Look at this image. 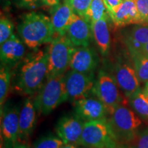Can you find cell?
Masks as SVG:
<instances>
[{
  "label": "cell",
  "instance_id": "12",
  "mask_svg": "<svg viewBox=\"0 0 148 148\" xmlns=\"http://www.w3.org/2000/svg\"><path fill=\"white\" fill-rule=\"evenodd\" d=\"M73 104L74 114L84 122L104 119L109 116L106 106L95 95L79 99Z\"/></svg>",
  "mask_w": 148,
  "mask_h": 148
},
{
  "label": "cell",
  "instance_id": "32",
  "mask_svg": "<svg viewBox=\"0 0 148 148\" xmlns=\"http://www.w3.org/2000/svg\"><path fill=\"white\" fill-rule=\"evenodd\" d=\"M41 1L44 5L50 7V8L60 3V0H41Z\"/></svg>",
  "mask_w": 148,
  "mask_h": 148
},
{
  "label": "cell",
  "instance_id": "23",
  "mask_svg": "<svg viewBox=\"0 0 148 148\" xmlns=\"http://www.w3.org/2000/svg\"><path fill=\"white\" fill-rule=\"evenodd\" d=\"M12 68L10 66L1 65V71H0V105L1 110L3 108V105L5 104L7 96L10 85L12 84Z\"/></svg>",
  "mask_w": 148,
  "mask_h": 148
},
{
  "label": "cell",
  "instance_id": "29",
  "mask_svg": "<svg viewBox=\"0 0 148 148\" xmlns=\"http://www.w3.org/2000/svg\"><path fill=\"white\" fill-rule=\"evenodd\" d=\"M136 3L143 24L148 25V0H136Z\"/></svg>",
  "mask_w": 148,
  "mask_h": 148
},
{
  "label": "cell",
  "instance_id": "35",
  "mask_svg": "<svg viewBox=\"0 0 148 148\" xmlns=\"http://www.w3.org/2000/svg\"><path fill=\"white\" fill-rule=\"evenodd\" d=\"M110 148H130L127 145H121V144H117V145L114 146V147Z\"/></svg>",
  "mask_w": 148,
  "mask_h": 148
},
{
  "label": "cell",
  "instance_id": "24",
  "mask_svg": "<svg viewBox=\"0 0 148 148\" xmlns=\"http://www.w3.org/2000/svg\"><path fill=\"white\" fill-rule=\"evenodd\" d=\"M108 14V9L104 0H92L84 17L92 23Z\"/></svg>",
  "mask_w": 148,
  "mask_h": 148
},
{
  "label": "cell",
  "instance_id": "6",
  "mask_svg": "<svg viewBox=\"0 0 148 148\" xmlns=\"http://www.w3.org/2000/svg\"><path fill=\"white\" fill-rule=\"evenodd\" d=\"M75 46L66 35L53 37L49 45L47 76L64 75L69 68Z\"/></svg>",
  "mask_w": 148,
  "mask_h": 148
},
{
  "label": "cell",
  "instance_id": "21",
  "mask_svg": "<svg viewBox=\"0 0 148 148\" xmlns=\"http://www.w3.org/2000/svg\"><path fill=\"white\" fill-rule=\"evenodd\" d=\"M127 99L131 108L140 119L148 122V96L143 90H139Z\"/></svg>",
  "mask_w": 148,
  "mask_h": 148
},
{
  "label": "cell",
  "instance_id": "15",
  "mask_svg": "<svg viewBox=\"0 0 148 148\" xmlns=\"http://www.w3.org/2000/svg\"><path fill=\"white\" fill-rule=\"evenodd\" d=\"M108 12L113 23L117 27L143 24L138 12L136 0H123L119 5Z\"/></svg>",
  "mask_w": 148,
  "mask_h": 148
},
{
  "label": "cell",
  "instance_id": "33",
  "mask_svg": "<svg viewBox=\"0 0 148 148\" xmlns=\"http://www.w3.org/2000/svg\"><path fill=\"white\" fill-rule=\"evenodd\" d=\"M13 148H32L30 147L28 145L25 144V143H21V142H16L14 144Z\"/></svg>",
  "mask_w": 148,
  "mask_h": 148
},
{
  "label": "cell",
  "instance_id": "13",
  "mask_svg": "<svg viewBox=\"0 0 148 148\" xmlns=\"http://www.w3.org/2000/svg\"><path fill=\"white\" fill-rule=\"evenodd\" d=\"M66 35L75 47H88L92 37L91 23L84 16L75 13Z\"/></svg>",
  "mask_w": 148,
  "mask_h": 148
},
{
  "label": "cell",
  "instance_id": "34",
  "mask_svg": "<svg viewBox=\"0 0 148 148\" xmlns=\"http://www.w3.org/2000/svg\"><path fill=\"white\" fill-rule=\"evenodd\" d=\"M60 148H77L74 144H64Z\"/></svg>",
  "mask_w": 148,
  "mask_h": 148
},
{
  "label": "cell",
  "instance_id": "2",
  "mask_svg": "<svg viewBox=\"0 0 148 148\" xmlns=\"http://www.w3.org/2000/svg\"><path fill=\"white\" fill-rule=\"evenodd\" d=\"M18 34L22 41L30 49L50 42L55 34L51 18L39 12L23 14L17 25Z\"/></svg>",
  "mask_w": 148,
  "mask_h": 148
},
{
  "label": "cell",
  "instance_id": "14",
  "mask_svg": "<svg viewBox=\"0 0 148 148\" xmlns=\"http://www.w3.org/2000/svg\"><path fill=\"white\" fill-rule=\"evenodd\" d=\"M99 64V57L95 49L88 47H76L72 55L69 68L81 73H94Z\"/></svg>",
  "mask_w": 148,
  "mask_h": 148
},
{
  "label": "cell",
  "instance_id": "10",
  "mask_svg": "<svg viewBox=\"0 0 148 148\" xmlns=\"http://www.w3.org/2000/svg\"><path fill=\"white\" fill-rule=\"evenodd\" d=\"M20 108L21 106L7 102L1 110V136L5 148H13L18 142Z\"/></svg>",
  "mask_w": 148,
  "mask_h": 148
},
{
  "label": "cell",
  "instance_id": "17",
  "mask_svg": "<svg viewBox=\"0 0 148 148\" xmlns=\"http://www.w3.org/2000/svg\"><path fill=\"white\" fill-rule=\"evenodd\" d=\"M24 42L12 34L8 40L1 45L0 58L1 64L12 68L24 58L25 47Z\"/></svg>",
  "mask_w": 148,
  "mask_h": 148
},
{
  "label": "cell",
  "instance_id": "9",
  "mask_svg": "<svg viewBox=\"0 0 148 148\" xmlns=\"http://www.w3.org/2000/svg\"><path fill=\"white\" fill-rule=\"evenodd\" d=\"M110 73L127 99L140 90V82L132 61L123 58L118 59L114 64Z\"/></svg>",
  "mask_w": 148,
  "mask_h": 148
},
{
  "label": "cell",
  "instance_id": "18",
  "mask_svg": "<svg viewBox=\"0 0 148 148\" xmlns=\"http://www.w3.org/2000/svg\"><path fill=\"white\" fill-rule=\"evenodd\" d=\"M51 21L56 34L60 36L66 35V30L75 14L69 0L51 8Z\"/></svg>",
  "mask_w": 148,
  "mask_h": 148
},
{
  "label": "cell",
  "instance_id": "36",
  "mask_svg": "<svg viewBox=\"0 0 148 148\" xmlns=\"http://www.w3.org/2000/svg\"><path fill=\"white\" fill-rule=\"evenodd\" d=\"M141 51H143V52L145 53H147L148 54V43L146 44L141 49Z\"/></svg>",
  "mask_w": 148,
  "mask_h": 148
},
{
  "label": "cell",
  "instance_id": "27",
  "mask_svg": "<svg viewBox=\"0 0 148 148\" xmlns=\"http://www.w3.org/2000/svg\"><path fill=\"white\" fill-rule=\"evenodd\" d=\"M127 146L130 148H148V127L140 130Z\"/></svg>",
  "mask_w": 148,
  "mask_h": 148
},
{
  "label": "cell",
  "instance_id": "20",
  "mask_svg": "<svg viewBox=\"0 0 148 148\" xmlns=\"http://www.w3.org/2000/svg\"><path fill=\"white\" fill-rule=\"evenodd\" d=\"M108 15L91 23L92 37L101 55L107 56L110 49V34L108 25Z\"/></svg>",
  "mask_w": 148,
  "mask_h": 148
},
{
  "label": "cell",
  "instance_id": "16",
  "mask_svg": "<svg viewBox=\"0 0 148 148\" xmlns=\"http://www.w3.org/2000/svg\"><path fill=\"white\" fill-rule=\"evenodd\" d=\"M36 111L34 100L32 98L27 97L20 108L18 142L25 143L32 135L36 125Z\"/></svg>",
  "mask_w": 148,
  "mask_h": 148
},
{
  "label": "cell",
  "instance_id": "5",
  "mask_svg": "<svg viewBox=\"0 0 148 148\" xmlns=\"http://www.w3.org/2000/svg\"><path fill=\"white\" fill-rule=\"evenodd\" d=\"M117 144L108 117L84 122L79 145L87 148H110Z\"/></svg>",
  "mask_w": 148,
  "mask_h": 148
},
{
  "label": "cell",
  "instance_id": "25",
  "mask_svg": "<svg viewBox=\"0 0 148 148\" xmlns=\"http://www.w3.org/2000/svg\"><path fill=\"white\" fill-rule=\"evenodd\" d=\"M63 145V141L58 136L47 134L38 138L32 148H60Z\"/></svg>",
  "mask_w": 148,
  "mask_h": 148
},
{
  "label": "cell",
  "instance_id": "26",
  "mask_svg": "<svg viewBox=\"0 0 148 148\" xmlns=\"http://www.w3.org/2000/svg\"><path fill=\"white\" fill-rule=\"evenodd\" d=\"M13 24L8 18L1 17L0 20V44H3L12 36L13 32Z\"/></svg>",
  "mask_w": 148,
  "mask_h": 148
},
{
  "label": "cell",
  "instance_id": "28",
  "mask_svg": "<svg viewBox=\"0 0 148 148\" xmlns=\"http://www.w3.org/2000/svg\"><path fill=\"white\" fill-rule=\"evenodd\" d=\"M92 0H69V2L75 14L85 16Z\"/></svg>",
  "mask_w": 148,
  "mask_h": 148
},
{
  "label": "cell",
  "instance_id": "37",
  "mask_svg": "<svg viewBox=\"0 0 148 148\" xmlns=\"http://www.w3.org/2000/svg\"><path fill=\"white\" fill-rule=\"evenodd\" d=\"M143 92L148 96V82L145 83V87H144V89H143Z\"/></svg>",
  "mask_w": 148,
  "mask_h": 148
},
{
  "label": "cell",
  "instance_id": "30",
  "mask_svg": "<svg viewBox=\"0 0 148 148\" xmlns=\"http://www.w3.org/2000/svg\"><path fill=\"white\" fill-rule=\"evenodd\" d=\"M15 3L20 8L35 9L43 5L41 0H14Z\"/></svg>",
  "mask_w": 148,
  "mask_h": 148
},
{
  "label": "cell",
  "instance_id": "22",
  "mask_svg": "<svg viewBox=\"0 0 148 148\" xmlns=\"http://www.w3.org/2000/svg\"><path fill=\"white\" fill-rule=\"evenodd\" d=\"M138 79L142 83L148 82V54L143 51L130 53Z\"/></svg>",
  "mask_w": 148,
  "mask_h": 148
},
{
  "label": "cell",
  "instance_id": "3",
  "mask_svg": "<svg viewBox=\"0 0 148 148\" xmlns=\"http://www.w3.org/2000/svg\"><path fill=\"white\" fill-rule=\"evenodd\" d=\"M108 120L117 143L125 145L135 138L143 123L138 114L125 103L116 106Z\"/></svg>",
  "mask_w": 148,
  "mask_h": 148
},
{
  "label": "cell",
  "instance_id": "19",
  "mask_svg": "<svg viewBox=\"0 0 148 148\" xmlns=\"http://www.w3.org/2000/svg\"><path fill=\"white\" fill-rule=\"evenodd\" d=\"M123 39L129 53L141 51L143 47L148 43V25L137 24L123 32Z\"/></svg>",
  "mask_w": 148,
  "mask_h": 148
},
{
  "label": "cell",
  "instance_id": "8",
  "mask_svg": "<svg viewBox=\"0 0 148 148\" xmlns=\"http://www.w3.org/2000/svg\"><path fill=\"white\" fill-rule=\"evenodd\" d=\"M95 81L94 73H81L70 70L64 73L66 99L70 102L87 97L92 94Z\"/></svg>",
  "mask_w": 148,
  "mask_h": 148
},
{
  "label": "cell",
  "instance_id": "1",
  "mask_svg": "<svg viewBox=\"0 0 148 148\" xmlns=\"http://www.w3.org/2000/svg\"><path fill=\"white\" fill-rule=\"evenodd\" d=\"M12 87L14 91L23 95L36 93L47 79L49 63V46L47 49L36 50L20 61Z\"/></svg>",
  "mask_w": 148,
  "mask_h": 148
},
{
  "label": "cell",
  "instance_id": "4",
  "mask_svg": "<svg viewBox=\"0 0 148 148\" xmlns=\"http://www.w3.org/2000/svg\"><path fill=\"white\" fill-rule=\"evenodd\" d=\"M64 101H66L64 74L47 77L34 99L36 110L44 115L51 113Z\"/></svg>",
  "mask_w": 148,
  "mask_h": 148
},
{
  "label": "cell",
  "instance_id": "31",
  "mask_svg": "<svg viewBox=\"0 0 148 148\" xmlns=\"http://www.w3.org/2000/svg\"><path fill=\"white\" fill-rule=\"evenodd\" d=\"M123 0H104L108 12L119 5Z\"/></svg>",
  "mask_w": 148,
  "mask_h": 148
},
{
  "label": "cell",
  "instance_id": "38",
  "mask_svg": "<svg viewBox=\"0 0 148 148\" xmlns=\"http://www.w3.org/2000/svg\"><path fill=\"white\" fill-rule=\"evenodd\" d=\"M3 1V0H2ZM5 1H8V0H3V2H5Z\"/></svg>",
  "mask_w": 148,
  "mask_h": 148
},
{
  "label": "cell",
  "instance_id": "39",
  "mask_svg": "<svg viewBox=\"0 0 148 148\" xmlns=\"http://www.w3.org/2000/svg\"><path fill=\"white\" fill-rule=\"evenodd\" d=\"M79 148H87V147H79Z\"/></svg>",
  "mask_w": 148,
  "mask_h": 148
},
{
  "label": "cell",
  "instance_id": "7",
  "mask_svg": "<svg viewBox=\"0 0 148 148\" xmlns=\"http://www.w3.org/2000/svg\"><path fill=\"white\" fill-rule=\"evenodd\" d=\"M121 92L112 74L103 69L99 70L95 78L92 94L104 103L109 114L116 106L125 103L126 101Z\"/></svg>",
  "mask_w": 148,
  "mask_h": 148
},
{
  "label": "cell",
  "instance_id": "11",
  "mask_svg": "<svg viewBox=\"0 0 148 148\" xmlns=\"http://www.w3.org/2000/svg\"><path fill=\"white\" fill-rule=\"evenodd\" d=\"M84 121L76 114L62 116L57 122L55 130L57 136L64 144L78 145L82 135Z\"/></svg>",
  "mask_w": 148,
  "mask_h": 148
}]
</instances>
